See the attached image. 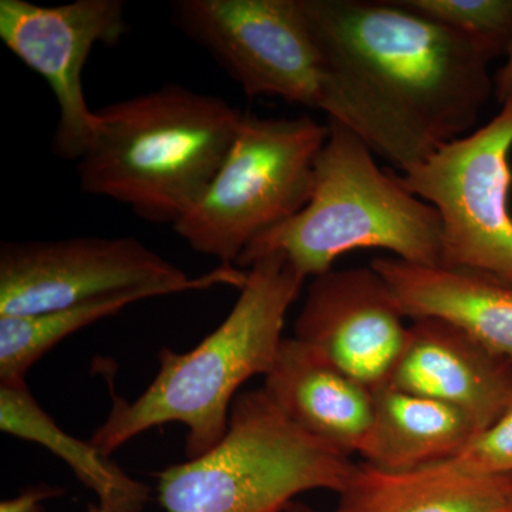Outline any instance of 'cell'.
Returning <instances> with one entry per match:
<instances>
[{
    "instance_id": "cell-2",
    "label": "cell",
    "mask_w": 512,
    "mask_h": 512,
    "mask_svg": "<svg viewBox=\"0 0 512 512\" xmlns=\"http://www.w3.org/2000/svg\"><path fill=\"white\" fill-rule=\"evenodd\" d=\"M247 271L234 308L214 332L185 353L161 349L157 376L133 402L113 396L109 416L90 439L101 453L111 456L168 423L187 429V458L202 456L225 436L242 384L274 366L286 315L306 281L281 254L262 256Z\"/></svg>"
},
{
    "instance_id": "cell-7",
    "label": "cell",
    "mask_w": 512,
    "mask_h": 512,
    "mask_svg": "<svg viewBox=\"0 0 512 512\" xmlns=\"http://www.w3.org/2000/svg\"><path fill=\"white\" fill-rule=\"evenodd\" d=\"M512 101L490 123L396 175L441 221L440 265L512 285Z\"/></svg>"
},
{
    "instance_id": "cell-15",
    "label": "cell",
    "mask_w": 512,
    "mask_h": 512,
    "mask_svg": "<svg viewBox=\"0 0 512 512\" xmlns=\"http://www.w3.org/2000/svg\"><path fill=\"white\" fill-rule=\"evenodd\" d=\"M373 393L372 423L357 454L376 470L410 473L443 463L478 433L473 420L450 404L390 384Z\"/></svg>"
},
{
    "instance_id": "cell-10",
    "label": "cell",
    "mask_w": 512,
    "mask_h": 512,
    "mask_svg": "<svg viewBox=\"0 0 512 512\" xmlns=\"http://www.w3.org/2000/svg\"><path fill=\"white\" fill-rule=\"evenodd\" d=\"M121 0H76L42 6L0 0V37L18 59L39 73L59 104L53 150L79 161L92 143L99 119L87 106L83 70L94 46L117 45L128 32Z\"/></svg>"
},
{
    "instance_id": "cell-24",
    "label": "cell",
    "mask_w": 512,
    "mask_h": 512,
    "mask_svg": "<svg viewBox=\"0 0 512 512\" xmlns=\"http://www.w3.org/2000/svg\"><path fill=\"white\" fill-rule=\"evenodd\" d=\"M87 512H109L101 508L99 504H89V508H87Z\"/></svg>"
},
{
    "instance_id": "cell-18",
    "label": "cell",
    "mask_w": 512,
    "mask_h": 512,
    "mask_svg": "<svg viewBox=\"0 0 512 512\" xmlns=\"http://www.w3.org/2000/svg\"><path fill=\"white\" fill-rule=\"evenodd\" d=\"M181 292L183 289L174 286H153L110 293L60 311L0 316V384L26 383L33 365L73 333L116 315L133 303Z\"/></svg>"
},
{
    "instance_id": "cell-4",
    "label": "cell",
    "mask_w": 512,
    "mask_h": 512,
    "mask_svg": "<svg viewBox=\"0 0 512 512\" xmlns=\"http://www.w3.org/2000/svg\"><path fill=\"white\" fill-rule=\"evenodd\" d=\"M315 164L311 200L291 220L255 239L237 266L281 254L305 279L332 271L356 249H384L416 265H440L441 221L437 211L406 190L396 174L377 165L375 153L339 121Z\"/></svg>"
},
{
    "instance_id": "cell-11",
    "label": "cell",
    "mask_w": 512,
    "mask_h": 512,
    "mask_svg": "<svg viewBox=\"0 0 512 512\" xmlns=\"http://www.w3.org/2000/svg\"><path fill=\"white\" fill-rule=\"evenodd\" d=\"M389 285L370 266L312 278L295 320V335L372 390L389 383L409 326Z\"/></svg>"
},
{
    "instance_id": "cell-13",
    "label": "cell",
    "mask_w": 512,
    "mask_h": 512,
    "mask_svg": "<svg viewBox=\"0 0 512 512\" xmlns=\"http://www.w3.org/2000/svg\"><path fill=\"white\" fill-rule=\"evenodd\" d=\"M262 390L295 423L346 456L359 453L375 393L301 340H282Z\"/></svg>"
},
{
    "instance_id": "cell-1",
    "label": "cell",
    "mask_w": 512,
    "mask_h": 512,
    "mask_svg": "<svg viewBox=\"0 0 512 512\" xmlns=\"http://www.w3.org/2000/svg\"><path fill=\"white\" fill-rule=\"evenodd\" d=\"M329 74L328 120L406 173L467 136L491 93L490 46L397 0H301Z\"/></svg>"
},
{
    "instance_id": "cell-22",
    "label": "cell",
    "mask_w": 512,
    "mask_h": 512,
    "mask_svg": "<svg viewBox=\"0 0 512 512\" xmlns=\"http://www.w3.org/2000/svg\"><path fill=\"white\" fill-rule=\"evenodd\" d=\"M505 55L508 57L507 63L498 70L493 83L495 99L503 106L512 101V39Z\"/></svg>"
},
{
    "instance_id": "cell-25",
    "label": "cell",
    "mask_w": 512,
    "mask_h": 512,
    "mask_svg": "<svg viewBox=\"0 0 512 512\" xmlns=\"http://www.w3.org/2000/svg\"><path fill=\"white\" fill-rule=\"evenodd\" d=\"M512 512V511H511Z\"/></svg>"
},
{
    "instance_id": "cell-6",
    "label": "cell",
    "mask_w": 512,
    "mask_h": 512,
    "mask_svg": "<svg viewBox=\"0 0 512 512\" xmlns=\"http://www.w3.org/2000/svg\"><path fill=\"white\" fill-rule=\"evenodd\" d=\"M328 123L244 114L220 171L174 231L200 254L237 266L255 241L291 220L311 200L315 164Z\"/></svg>"
},
{
    "instance_id": "cell-17",
    "label": "cell",
    "mask_w": 512,
    "mask_h": 512,
    "mask_svg": "<svg viewBox=\"0 0 512 512\" xmlns=\"http://www.w3.org/2000/svg\"><path fill=\"white\" fill-rule=\"evenodd\" d=\"M0 430L46 447L66 461L77 480L97 495L109 512H144L151 488L128 476L92 441L70 436L36 402L28 383L0 384Z\"/></svg>"
},
{
    "instance_id": "cell-21",
    "label": "cell",
    "mask_w": 512,
    "mask_h": 512,
    "mask_svg": "<svg viewBox=\"0 0 512 512\" xmlns=\"http://www.w3.org/2000/svg\"><path fill=\"white\" fill-rule=\"evenodd\" d=\"M62 494V488L46 484L35 485V487L26 488L16 497L3 500L0 503V512H42L46 501L60 497Z\"/></svg>"
},
{
    "instance_id": "cell-23",
    "label": "cell",
    "mask_w": 512,
    "mask_h": 512,
    "mask_svg": "<svg viewBox=\"0 0 512 512\" xmlns=\"http://www.w3.org/2000/svg\"><path fill=\"white\" fill-rule=\"evenodd\" d=\"M284 512H316L311 505L302 503V501L295 500L285 508Z\"/></svg>"
},
{
    "instance_id": "cell-19",
    "label": "cell",
    "mask_w": 512,
    "mask_h": 512,
    "mask_svg": "<svg viewBox=\"0 0 512 512\" xmlns=\"http://www.w3.org/2000/svg\"><path fill=\"white\" fill-rule=\"evenodd\" d=\"M403 8L480 40L503 56L512 39V0H397Z\"/></svg>"
},
{
    "instance_id": "cell-20",
    "label": "cell",
    "mask_w": 512,
    "mask_h": 512,
    "mask_svg": "<svg viewBox=\"0 0 512 512\" xmlns=\"http://www.w3.org/2000/svg\"><path fill=\"white\" fill-rule=\"evenodd\" d=\"M439 464L464 474L512 476V403L491 426L474 434L456 456Z\"/></svg>"
},
{
    "instance_id": "cell-8",
    "label": "cell",
    "mask_w": 512,
    "mask_h": 512,
    "mask_svg": "<svg viewBox=\"0 0 512 512\" xmlns=\"http://www.w3.org/2000/svg\"><path fill=\"white\" fill-rule=\"evenodd\" d=\"M248 271L221 265L190 278L134 238L77 237L0 245V316L60 311L110 293L174 286L241 289Z\"/></svg>"
},
{
    "instance_id": "cell-12",
    "label": "cell",
    "mask_w": 512,
    "mask_h": 512,
    "mask_svg": "<svg viewBox=\"0 0 512 512\" xmlns=\"http://www.w3.org/2000/svg\"><path fill=\"white\" fill-rule=\"evenodd\" d=\"M387 384L450 404L481 431L512 403V362L451 323L416 319Z\"/></svg>"
},
{
    "instance_id": "cell-5",
    "label": "cell",
    "mask_w": 512,
    "mask_h": 512,
    "mask_svg": "<svg viewBox=\"0 0 512 512\" xmlns=\"http://www.w3.org/2000/svg\"><path fill=\"white\" fill-rule=\"evenodd\" d=\"M356 464L299 429L264 390L239 393L211 450L156 473L164 512H284L313 490L339 494Z\"/></svg>"
},
{
    "instance_id": "cell-9",
    "label": "cell",
    "mask_w": 512,
    "mask_h": 512,
    "mask_svg": "<svg viewBox=\"0 0 512 512\" xmlns=\"http://www.w3.org/2000/svg\"><path fill=\"white\" fill-rule=\"evenodd\" d=\"M174 18L248 97L325 113L329 74L301 0H178Z\"/></svg>"
},
{
    "instance_id": "cell-16",
    "label": "cell",
    "mask_w": 512,
    "mask_h": 512,
    "mask_svg": "<svg viewBox=\"0 0 512 512\" xmlns=\"http://www.w3.org/2000/svg\"><path fill=\"white\" fill-rule=\"evenodd\" d=\"M330 512H511L512 476H477L436 464L386 473L356 464Z\"/></svg>"
},
{
    "instance_id": "cell-14",
    "label": "cell",
    "mask_w": 512,
    "mask_h": 512,
    "mask_svg": "<svg viewBox=\"0 0 512 512\" xmlns=\"http://www.w3.org/2000/svg\"><path fill=\"white\" fill-rule=\"evenodd\" d=\"M406 319H441L512 362V285L494 276L446 266L373 259Z\"/></svg>"
},
{
    "instance_id": "cell-3",
    "label": "cell",
    "mask_w": 512,
    "mask_h": 512,
    "mask_svg": "<svg viewBox=\"0 0 512 512\" xmlns=\"http://www.w3.org/2000/svg\"><path fill=\"white\" fill-rule=\"evenodd\" d=\"M77 161L80 188L154 224H177L220 171L244 114L224 99L164 84L97 110Z\"/></svg>"
}]
</instances>
